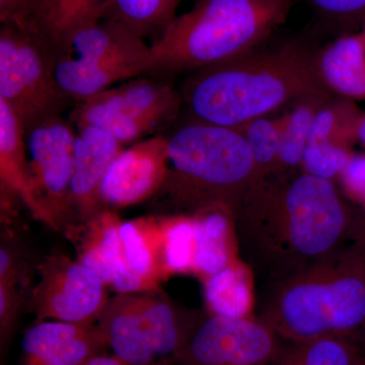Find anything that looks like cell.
I'll return each instance as SVG.
<instances>
[{
    "label": "cell",
    "instance_id": "cell-1",
    "mask_svg": "<svg viewBox=\"0 0 365 365\" xmlns=\"http://www.w3.org/2000/svg\"><path fill=\"white\" fill-rule=\"evenodd\" d=\"M234 223L240 258L266 283L302 272L356 239L365 213L335 182L295 172L257 180Z\"/></svg>",
    "mask_w": 365,
    "mask_h": 365
},
{
    "label": "cell",
    "instance_id": "cell-2",
    "mask_svg": "<svg viewBox=\"0 0 365 365\" xmlns=\"http://www.w3.org/2000/svg\"><path fill=\"white\" fill-rule=\"evenodd\" d=\"M318 54L288 42L255 50L191 72L182 85V104L193 120L240 128L312 93H330L319 76Z\"/></svg>",
    "mask_w": 365,
    "mask_h": 365
},
{
    "label": "cell",
    "instance_id": "cell-3",
    "mask_svg": "<svg viewBox=\"0 0 365 365\" xmlns=\"http://www.w3.org/2000/svg\"><path fill=\"white\" fill-rule=\"evenodd\" d=\"M254 316L283 342L328 336L365 339V227L306 270L261 283Z\"/></svg>",
    "mask_w": 365,
    "mask_h": 365
},
{
    "label": "cell",
    "instance_id": "cell-4",
    "mask_svg": "<svg viewBox=\"0 0 365 365\" xmlns=\"http://www.w3.org/2000/svg\"><path fill=\"white\" fill-rule=\"evenodd\" d=\"M294 0H199L150 46L146 76L168 78L259 49L287 23Z\"/></svg>",
    "mask_w": 365,
    "mask_h": 365
},
{
    "label": "cell",
    "instance_id": "cell-5",
    "mask_svg": "<svg viewBox=\"0 0 365 365\" xmlns=\"http://www.w3.org/2000/svg\"><path fill=\"white\" fill-rule=\"evenodd\" d=\"M168 138L169 172L158 195L177 211L193 215L220 208L235 215L257 181L248 141L239 129L193 121Z\"/></svg>",
    "mask_w": 365,
    "mask_h": 365
},
{
    "label": "cell",
    "instance_id": "cell-6",
    "mask_svg": "<svg viewBox=\"0 0 365 365\" xmlns=\"http://www.w3.org/2000/svg\"><path fill=\"white\" fill-rule=\"evenodd\" d=\"M206 316L160 292L116 294L97 322L108 349L126 365H174Z\"/></svg>",
    "mask_w": 365,
    "mask_h": 365
},
{
    "label": "cell",
    "instance_id": "cell-7",
    "mask_svg": "<svg viewBox=\"0 0 365 365\" xmlns=\"http://www.w3.org/2000/svg\"><path fill=\"white\" fill-rule=\"evenodd\" d=\"M0 100L25 132L74 104L57 85L52 52L29 25L0 26Z\"/></svg>",
    "mask_w": 365,
    "mask_h": 365
},
{
    "label": "cell",
    "instance_id": "cell-8",
    "mask_svg": "<svg viewBox=\"0 0 365 365\" xmlns=\"http://www.w3.org/2000/svg\"><path fill=\"white\" fill-rule=\"evenodd\" d=\"M180 91L158 78H132L76 104L74 124L96 127L124 145L160 131L177 119Z\"/></svg>",
    "mask_w": 365,
    "mask_h": 365
},
{
    "label": "cell",
    "instance_id": "cell-9",
    "mask_svg": "<svg viewBox=\"0 0 365 365\" xmlns=\"http://www.w3.org/2000/svg\"><path fill=\"white\" fill-rule=\"evenodd\" d=\"M40 280L31 290L29 309L36 322L93 325L107 304V284L97 273L66 254L52 253L39 266Z\"/></svg>",
    "mask_w": 365,
    "mask_h": 365
},
{
    "label": "cell",
    "instance_id": "cell-10",
    "mask_svg": "<svg viewBox=\"0 0 365 365\" xmlns=\"http://www.w3.org/2000/svg\"><path fill=\"white\" fill-rule=\"evenodd\" d=\"M74 124L61 116L51 118L25 132L29 167L40 202L60 230L76 217L71 203Z\"/></svg>",
    "mask_w": 365,
    "mask_h": 365
},
{
    "label": "cell",
    "instance_id": "cell-11",
    "mask_svg": "<svg viewBox=\"0 0 365 365\" xmlns=\"http://www.w3.org/2000/svg\"><path fill=\"white\" fill-rule=\"evenodd\" d=\"M283 341L254 316H207L174 365H269Z\"/></svg>",
    "mask_w": 365,
    "mask_h": 365
},
{
    "label": "cell",
    "instance_id": "cell-12",
    "mask_svg": "<svg viewBox=\"0 0 365 365\" xmlns=\"http://www.w3.org/2000/svg\"><path fill=\"white\" fill-rule=\"evenodd\" d=\"M168 172L167 135L155 134L124 148L103 182L106 205L109 209L129 207L157 196Z\"/></svg>",
    "mask_w": 365,
    "mask_h": 365
},
{
    "label": "cell",
    "instance_id": "cell-13",
    "mask_svg": "<svg viewBox=\"0 0 365 365\" xmlns=\"http://www.w3.org/2000/svg\"><path fill=\"white\" fill-rule=\"evenodd\" d=\"M76 129L71 203L78 223H83L109 209L103 199V182L125 145L90 125L78 124Z\"/></svg>",
    "mask_w": 365,
    "mask_h": 365
},
{
    "label": "cell",
    "instance_id": "cell-14",
    "mask_svg": "<svg viewBox=\"0 0 365 365\" xmlns=\"http://www.w3.org/2000/svg\"><path fill=\"white\" fill-rule=\"evenodd\" d=\"M109 351L97 324L36 322L21 340L18 365H83Z\"/></svg>",
    "mask_w": 365,
    "mask_h": 365
},
{
    "label": "cell",
    "instance_id": "cell-15",
    "mask_svg": "<svg viewBox=\"0 0 365 365\" xmlns=\"http://www.w3.org/2000/svg\"><path fill=\"white\" fill-rule=\"evenodd\" d=\"M0 197L1 215L13 213L14 203L20 201L35 220L52 230H60L54 218L40 202L34 188L23 125L2 100H0Z\"/></svg>",
    "mask_w": 365,
    "mask_h": 365
},
{
    "label": "cell",
    "instance_id": "cell-16",
    "mask_svg": "<svg viewBox=\"0 0 365 365\" xmlns=\"http://www.w3.org/2000/svg\"><path fill=\"white\" fill-rule=\"evenodd\" d=\"M122 222L108 209L88 222L67 228L78 261L97 273L109 287L118 276L131 270L120 235Z\"/></svg>",
    "mask_w": 365,
    "mask_h": 365
},
{
    "label": "cell",
    "instance_id": "cell-17",
    "mask_svg": "<svg viewBox=\"0 0 365 365\" xmlns=\"http://www.w3.org/2000/svg\"><path fill=\"white\" fill-rule=\"evenodd\" d=\"M96 62L145 61L150 46L130 29L112 20H100L73 34L56 56Z\"/></svg>",
    "mask_w": 365,
    "mask_h": 365
},
{
    "label": "cell",
    "instance_id": "cell-18",
    "mask_svg": "<svg viewBox=\"0 0 365 365\" xmlns=\"http://www.w3.org/2000/svg\"><path fill=\"white\" fill-rule=\"evenodd\" d=\"M145 61L96 62L53 57V73L60 90L74 104L85 102L120 81L138 78L145 74Z\"/></svg>",
    "mask_w": 365,
    "mask_h": 365
},
{
    "label": "cell",
    "instance_id": "cell-19",
    "mask_svg": "<svg viewBox=\"0 0 365 365\" xmlns=\"http://www.w3.org/2000/svg\"><path fill=\"white\" fill-rule=\"evenodd\" d=\"M322 83L346 100H365V38L346 33L318 54Z\"/></svg>",
    "mask_w": 365,
    "mask_h": 365
},
{
    "label": "cell",
    "instance_id": "cell-20",
    "mask_svg": "<svg viewBox=\"0 0 365 365\" xmlns=\"http://www.w3.org/2000/svg\"><path fill=\"white\" fill-rule=\"evenodd\" d=\"M195 228L193 274L201 281L240 260L234 215L211 208L193 215Z\"/></svg>",
    "mask_w": 365,
    "mask_h": 365
},
{
    "label": "cell",
    "instance_id": "cell-21",
    "mask_svg": "<svg viewBox=\"0 0 365 365\" xmlns=\"http://www.w3.org/2000/svg\"><path fill=\"white\" fill-rule=\"evenodd\" d=\"M107 0H41L28 25L56 56L71 36L83 26L102 20Z\"/></svg>",
    "mask_w": 365,
    "mask_h": 365
},
{
    "label": "cell",
    "instance_id": "cell-22",
    "mask_svg": "<svg viewBox=\"0 0 365 365\" xmlns=\"http://www.w3.org/2000/svg\"><path fill=\"white\" fill-rule=\"evenodd\" d=\"M254 277L251 269L240 259L204 279L207 314L230 319L253 316Z\"/></svg>",
    "mask_w": 365,
    "mask_h": 365
},
{
    "label": "cell",
    "instance_id": "cell-23",
    "mask_svg": "<svg viewBox=\"0 0 365 365\" xmlns=\"http://www.w3.org/2000/svg\"><path fill=\"white\" fill-rule=\"evenodd\" d=\"M269 365H365V339L328 336L304 342H282Z\"/></svg>",
    "mask_w": 365,
    "mask_h": 365
},
{
    "label": "cell",
    "instance_id": "cell-24",
    "mask_svg": "<svg viewBox=\"0 0 365 365\" xmlns=\"http://www.w3.org/2000/svg\"><path fill=\"white\" fill-rule=\"evenodd\" d=\"M329 101L331 93L328 91L304 96L292 103L289 112L281 118L282 136L275 176L292 174L302 167V155L314 118Z\"/></svg>",
    "mask_w": 365,
    "mask_h": 365
},
{
    "label": "cell",
    "instance_id": "cell-25",
    "mask_svg": "<svg viewBox=\"0 0 365 365\" xmlns=\"http://www.w3.org/2000/svg\"><path fill=\"white\" fill-rule=\"evenodd\" d=\"M182 0H107L102 20H112L130 29L139 37L158 40L177 18Z\"/></svg>",
    "mask_w": 365,
    "mask_h": 365
},
{
    "label": "cell",
    "instance_id": "cell-26",
    "mask_svg": "<svg viewBox=\"0 0 365 365\" xmlns=\"http://www.w3.org/2000/svg\"><path fill=\"white\" fill-rule=\"evenodd\" d=\"M158 260L163 281L193 273L195 228L193 215L157 216Z\"/></svg>",
    "mask_w": 365,
    "mask_h": 365
},
{
    "label": "cell",
    "instance_id": "cell-27",
    "mask_svg": "<svg viewBox=\"0 0 365 365\" xmlns=\"http://www.w3.org/2000/svg\"><path fill=\"white\" fill-rule=\"evenodd\" d=\"M120 235L131 270L160 285L163 281L158 260L157 217L148 216L122 222Z\"/></svg>",
    "mask_w": 365,
    "mask_h": 365
},
{
    "label": "cell",
    "instance_id": "cell-28",
    "mask_svg": "<svg viewBox=\"0 0 365 365\" xmlns=\"http://www.w3.org/2000/svg\"><path fill=\"white\" fill-rule=\"evenodd\" d=\"M248 141L256 165L257 180L277 174L282 136V120L257 118L240 127Z\"/></svg>",
    "mask_w": 365,
    "mask_h": 365
},
{
    "label": "cell",
    "instance_id": "cell-29",
    "mask_svg": "<svg viewBox=\"0 0 365 365\" xmlns=\"http://www.w3.org/2000/svg\"><path fill=\"white\" fill-rule=\"evenodd\" d=\"M351 155V150L347 146L334 143L326 137L309 136L300 168L307 174L335 182Z\"/></svg>",
    "mask_w": 365,
    "mask_h": 365
},
{
    "label": "cell",
    "instance_id": "cell-30",
    "mask_svg": "<svg viewBox=\"0 0 365 365\" xmlns=\"http://www.w3.org/2000/svg\"><path fill=\"white\" fill-rule=\"evenodd\" d=\"M321 18L345 29L362 28L365 0H304Z\"/></svg>",
    "mask_w": 365,
    "mask_h": 365
},
{
    "label": "cell",
    "instance_id": "cell-31",
    "mask_svg": "<svg viewBox=\"0 0 365 365\" xmlns=\"http://www.w3.org/2000/svg\"><path fill=\"white\" fill-rule=\"evenodd\" d=\"M24 300V287L0 281V351L7 352Z\"/></svg>",
    "mask_w": 365,
    "mask_h": 365
},
{
    "label": "cell",
    "instance_id": "cell-32",
    "mask_svg": "<svg viewBox=\"0 0 365 365\" xmlns=\"http://www.w3.org/2000/svg\"><path fill=\"white\" fill-rule=\"evenodd\" d=\"M339 179L347 196L365 205V155L352 153Z\"/></svg>",
    "mask_w": 365,
    "mask_h": 365
},
{
    "label": "cell",
    "instance_id": "cell-33",
    "mask_svg": "<svg viewBox=\"0 0 365 365\" xmlns=\"http://www.w3.org/2000/svg\"><path fill=\"white\" fill-rule=\"evenodd\" d=\"M41 0H0V23L28 25Z\"/></svg>",
    "mask_w": 365,
    "mask_h": 365
},
{
    "label": "cell",
    "instance_id": "cell-34",
    "mask_svg": "<svg viewBox=\"0 0 365 365\" xmlns=\"http://www.w3.org/2000/svg\"><path fill=\"white\" fill-rule=\"evenodd\" d=\"M83 365H126L121 360L118 359L115 355L111 352L107 351L101 353L97 356L88 360L86 364Z\"/></svg>",
    "mask_w": 365,
    "mask_h": 365
},
{
    "label": "cell",
    "instance_id": "cell-35",
    "mask_svg": "<svg viewBox=\"0 0 365 365\" xmlns=\"http://www.w3.org/2000/svg\"><path fill=\"white\" fill-rule=\"evenodd\" d=\"M356 140L365 145V114L360 116L359 124H357Z\"/></svg>",
    "mask_w": 365,
    "mask_h": 365
},
{
    "label": "cell",
    "instance_id": "cell-36",
    "mask_svg": "<svg viewBox=\"0 0 365 365\" xmlns=\"http://www.w3.org/2000/svg\"><path fill=\"white\" fill-rule=\"evenodd\" d=\"M360 32L362 33V35H364L365 38V24L364 26H362V28L360 29Z\"/></svg>",
    "mask_w": 365,
    "mask_h": 365
},
{
    "label": "cell",
    "instance_id": "cell-37",
    "mask_svg": "<svg viewBox=\"0 0 365 365\" xmlns=\"http://www.w3.org/2000/svg\"><path fill=\"white\" fill-rule=\"evenodd\" d=\"M364 213H365V211H364Z\"/></svg>",
    "mask_w": 365,
    "mask_h": 365
}]
</instances>
